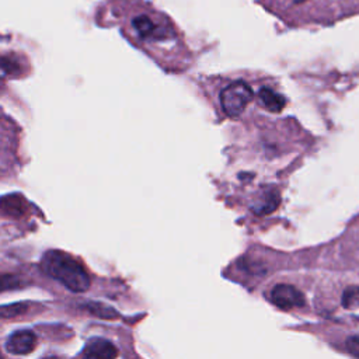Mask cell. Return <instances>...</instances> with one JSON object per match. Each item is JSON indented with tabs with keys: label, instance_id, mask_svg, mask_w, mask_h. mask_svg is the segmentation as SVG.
<instances>
[{
	"label": "cell",
	"instance_id": "cell-9",
	"mask_svg": "<svg viewBox=\"0 0 359 359\" xmlns=\"http://www.w3.org/2000/svg\"><path fill=\"white\" fill-rule=\"evenodd\" d=\"M346 348L352 355L359 358V337H349L346 339Z\"/></svg>",
	"mask_w": 359,
	"mask_h": 359
},
{
	"label": "cell",
	"instance_id": "cell-8",
	"mask_svg": "<svg viewBox=\"0 0 359 359\" xmlns=\"http://www.w3.org/2000/svg\"><path fill=\"white\" fill-rule=\"evenodd\" d=\"M342 306L349 310L359 307V286H349L344 290Z\"/></svg>",
	"mask_w": 359,
	"mask_h": 359
},
{
	"label": "cell",
	"instance_id": "cell-1",
	"mask_svg": "<svg viewBox=\"0 0 359 359\" xmlns=\"http://www.w3.org/2000/svg\"><path fill=\"white\" fill-rule=\"evenodd\" d=\"M41 265L49 276L72 292H86L90 287V276L84 268L62 251H48L42 257Z\"/></svg>",
	"mask_w": 359,
	"mask_h": 359
},
{
	"label": "cell",
	"instance_id": "cell-5",
	"mask_svg": "<svg viewBox=\"0 0 359 359\" xmlns=\"http://www.w3.org/2000/svg\"><path fill=\"white\" fill-rule=\"evenodd\" d=\"M118 355L116 348L112 342L107 341L105 338H91L83 349V356L86 358H97V359H112Z\"/></svg>",
	"mask_w": 359,
	"mask_h": 359
},
{
	"label": "cell",
	"instance_id": "cell-7",
	"mask_svg": "<svg viewBox=\"0 0 359 359\" xmlns=\"http://www.w3.org/2000/svg\"><path fill=\"white\" fill-rule=\"evenodd\" d=\"M133 27L139 32L140 36L147 38L154 32V24L153 21L146 15H139L133 20Z\"/></svg>",
	"mask_w": 359,
	"mask_h": 359
},
{
	"label": "cell",
	"instance_id": "cell-2",
	"mask_svg": "<svg viewBox=\"0 0 359 359\" xmlns=\"http://www.w3.org/2000/svg\"><path fill=\"white\" fill-rule=\"evenodd\" d=\"M252 90L244 81H234L224 87L220 93V102L226 115L238 116L252 100Z\"/></svg>",
	"mask_w": 359,
	"mask_h": 359
},
{
	"label": "cell",
	"instance_id": "cell-6",
	"mask_svg": "<svg viewBox=\"0 0 359 359\" xmlns=\"http://www.w3.org/2000/svg\"><path fill=\"white\" fill-rule=\"evenodd\" d=\"M258 98L261 105L271 112H280L285 107V98L268 87H262L258 91Z\"/></svg>",
	"mask_w": 359,
	"mask_h": 359
},
{
	"label": "cell",
	"instance_id": "cell-3",
	"mask_svg": "<svg viewBox=\"0 0 359 359\" xmlns=\"http://www.w3.org/2000/svg\"><path fill=\"white\" fill-rule=\"evenodd\" d=\"M269 297H271V302L282 310L303 307L304 302H306L303 293L299 289H296L292 285H286V283L276 285L271 290Z\"/></svg>",
	"mask_w": 359,
	"mask_h": 359
},
{
	"label": "cell",
	"instance_id": "cell-10",
	"mask_svg": "<svg viewBox=\"0 0 359 359\" xmlns=\"http://www.w3.org/2000/svg\"><path fill=\"white\" fill-rule=\"evenodd\" d=\"M296 4H300V3H304V1H307V0H293Z\"/></svg>",
	"mask_w": 359,
	"mask_h": 359
},
{
	"label": "cell",
	"instance_id": "cell-4",
	"mask_svg": "<svg viewBox=\"0 0 359 359\" xmlns=\"http://www.w3.org/2000/svg\"><path fill=\"white\" fill-rule=\"evenodd\" d=\"M36 345V337L29 330H18L8 335L6 341V349L13 355H27L34 351Z\"/></svg>",
	"mask_w": 359,
	"mask_h": 359
}]
</instances>
